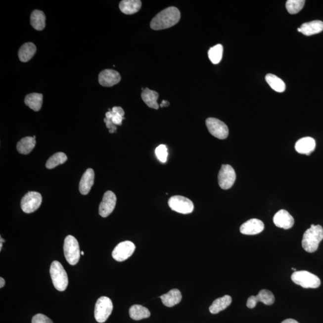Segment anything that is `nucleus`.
Listing matches in <instances>:
<instances>
[{
  "label": "nucleus",
  "instance_id": "nucleus-1",
  "mask_svg": "<svg viewBox=\"0 0 323 323\" xmlns=\"http://www.w3.org/2000/svg\"><path fill=\"white\" fill-rule=\"evenodd\" d=\"M180 18L181 14L178 8L168 7L154 16L150 22V27L153 30L167 29L177 24Z\"/></svg>",
  "mask_w": 323,
  "mask_h": 323
},
{
  "label": "nucleus",
  "instance_id": "nucleus-2",
  "mask_svg": "<svg viewBox=\"0 0 323 323\" xmlns=\"http://www.w3.org/2000/svg\"><path fill=\"white\" fill-rule=\"evenodd\" d=\"M323 239V228L322 226L312 225L310 228L305 231L303 236L302 247L307 252H315Z\"/></svg>",
  "mask_w": 323,
  "mask_h": 323
},
{
  "label": "nucleus",
  "instance_id": "nucleus-3",
  "mask_svg": "<svg viewBox=\"0 0 323 323\" xmlns=\"http://www.w3.org/2000/svg\"><path fill=\"white\" fill-rule=\"evenodd\" d=\"M50 274L54 287L57 290L63 291L66 290L68 284V276L61 263L58 261L51 263Z\"/></svg>",
  "mask_w": 323,
  "mask_h": 323
},
{
  "label": "nucleus",
  "instance_id": "nucleus-4",
  "mask_svg": "<svg viewBox=\"0 0 323 323\" xmlns=\"http://www.w3.org/2000/svg\"><path fill=\"white\" fill-rule=\"evenodd\" d=\"M291 278L295 284L305 288H316L321 285L318 277L306 271H295Z\"/></svg>",
  "mask_w": 323,
  "mask_h": 323
},
{
  "label": "nucleus",
  "instance_id": "nucleus-5",
  "mask_svg": "<svg viewBox=\"0 0 323 323\" xmlns=\"http://www.w3.org/2000/svg\"><path fill=\"white\" fill-rule=\"evenodd\" d=\"M64 251L68 264L75 265L79 262L81 252L78 241L72 235H68L64 240Z\"/></svg>",
  "mask_w": 323,
  "mask_h": 323
},
{
  "label": "nucleus",
  "instance_id": "nucleus-6",
  "mask_svg": "<svg viewBox=\"0 0 323 323\" xmlns=\"http://www.w3.org/2000/svg\"><path fill=\"white\" fill-rule=\"evenodd\" d=\"M113 305L112 301L106 296H102L96 301L94 316L97 322L104 323L112 313Z\"/></svg>",
  "mask_w": 323,
  "mask_h": 323
},
{
  "label": "nucleus",
  "instance_id": "nucleus-7",
  "mask_svg": "<svg viewBox=\"0 0 323 323\" xmlns=\"http://www.w3.org/2000/svg\"><path fill=\"white\" fill-rule=\"evenodd\" d=\"M42 202V196L41 194L37 191H29L21 200V208L25 213H32L39 209Z\"/></svg>",
  "mask_w": 323,
  "mask_h": 323
},
{
  "label": "nucleus",
  "instance_id": "nucleus-8",
  "mask_svg": "<svg viewBox=\"0 0 323 323\" xmlns=\"http://www.w3.org/2000/svg\"><path fill=\"white\" fill-rule=\"evenodd\" d=\"M171 209L177 213L187 214L193 211L194 205L189 199L182 196H174L168 201Z\"/></svg>",
  "mask_w": 323,
  "mask_h": 323
},
{
  "label": "nucleus",
  "instance_id": "nucleus-9",
  "mask_svg": "<svg viewBox=\"0 0 323 323\" xmlns=\"http://www.w3.org/2000/svg\"><path fill=\"white\" fill-rule=\"evenodd\" d=\"M236 180V173L230 165H223L218 175V182L222 189L227 190L232 187Z\"/></svg>",
  "mask_w": 323,
  "mask_h": 323
},
{
  "label": "nucleus",
  "instance_id": "nucleus-10",
  "mask_svg": "<svg viewBox=\"0 0 323 323\" xmlns=\"http://www.w3.org/2000/svg\"><path fill=\"white\" fill-rule=\"evenodd\" d=\"M206 125L211 135L216 138L224 139L228 137V126L220 120L213 118H208L206 120Z\"/></svg>",
  "mask_w": 323,
  "mask_h": 323
},
{
  "label": "nucleus",
  "instance_id": "nucleus-11",
  "mask_svg": "<svg viewBox=\"0 0 323 323\" xmlns=\"http://www.w3.org/2000/svg\"><path fill=\"white\" fill-rule=\"evenodd\" d=\"M135 250L136 245L133 242L130 241L122 242L114 248L112 256L116 261L124 262L133 255Z\"/></svg>",
  "mask_w": 323,
  "mask_h": 323
},
{
  "label": "nucleus",
  "instance_id": "nucleus-12",
  "mask_svg": "<svg viewBox=\"0 0 323 323\" xmlns=\"http://www.w3.org/2000/svg\"><path fill=\"white\" fill-rule=\"evenodd\" d=\"M116 196L113 191L105 193L99 207V215L102 217L110 216L114 210L116 204Z\"/></svg>",
  "mask_w": 323,
  "mask_h": 323
},
{
  "label": "nucleus",
  "instance_id": "nucleus-13",
  "mask_svg": "<svg viewBox=\"0 0 323 323\" xmlns=\"http://www.w3.org/2000/svg\"><path fill=\"white\" fill-rule=\"evenodd\" d=\"M262 302L267 305H273L275 302V297L271 291L268 290H262L257 296H251L247 300V307L252 309L256 307L257 303Z\"/></svg>",
  "mask_w": 323,
  "mask_h": 323
},
{
  "label": "nucleus",
  "instance_id": "nucleus-14",
  "mask_svg": "<svg viewBox=\"0 0 323 323\" xmlns=\"http://www.w3.org/2000/svg\"><path fill=\"white\" fill-rule=\"evenodd\" d=\"M121 80V75L118 71L110 69L103 70L98 77L99 84L104 87H113L119 84Z\"/></svg>",
  "mask_w": 323,
  "mask_h": 323
},
{
  "label": "nucleus",
  "instance_id": "nucleus-15",
  "mask_svg": "<svg viewBox=\"0 0 323 323\" xmlns=\"http://www.w3.org/2000/svg\"><path fill=\"white\" fill-rule=\"evenodd\" d=\"M264 228V224L261 221L251 219L241 225L240 231L244 235H254L261 233Z\"/></svg>",
  "mask_w": 323,
  "mask_h": 323
},
{
  "label": "nucleus",
  "instance_id": "nucleus-16",
  "mask_svg": "<svg viewBox=\"0 0 323 323\" xmlns=\"http://www.w3.org/2000/svg\"><path fill=\"white\" fill-rule=\"evenodd\" d=\"M273 221L276 227L284 230L292 228L294 223L293 217L284 210L278 211L274 216Z\"/></svg>",
  "mask_w": 323,
  "mask_h": 323
},
{
  "label": "nucleus",
  "instance_id": "nucleus-17",
  "mask_svg": "<svg viewBox=\"0 0 323 323\" xmlns=\"http://www.w3.org/2000/svg\"><path fill=\"white\" fill-rule=\"evenodd\" d=\"M316 142L315 139L311 137H304L298 140L295 144V149L297 152L306 154V155H310L315 150Z\"/></svg>",
  "mask_w": 323,
  "mask_h": 323
},
{
  "label": "nucleus",
  "instance_id": "nucleus-18",
  "mask_svg": "<svg viewBox=\"0 0 323 323\" xmlns=\"http://www.w3.org/2000/svg\"><path fill=\"white\" fill-rule=\"evenodd\" d=\"M95 173L91 168L88 169L83 175L79 184V190L82 195H88L94 184Z\"/></svg>",
  "mask_w": 323,
  "mask_h": 323
},
{
  "label": "nucleus",
  "instance_id": "nucleus-19",
  "mask_svg": "<svg viewBox=\"0 0 323 323\" xmlns=\"http://www.w3.org/2000/svg\"><path fill=\"white\" fill-rule=\"evenodd\" d=\"M163 304L167 307H173L181 302L182 295L180 291L176 288L171 290L167 294H163L160 296Z\"/></svg>",
  "mask_w": 323,
  "mask_h": 323
},
{
  "label": "nucleus",
  "instance_id": "nucleus-20",
  "mask_svg": "<svg viewBox=\"0 0 323 323\" xmlns=\"http://www.w3.org/2000/svg\"><path fill=\"white\" fill-rule=\"evenodd\" d=\"M142 2L139 0H123L120 2L119 8L126 15L136 13L141 7Z\"/></svg>",
  "mask_w": 323,
  "mask_h": 323
},
{
  "label": "nucleus",
  "instance_id": "nucleus-21",
  "mask_svg": "<svg viewBox=\"0 0 323 323\" xmlns=\"http://www.w3.org/2000/svg\"><path fill=\"white\" fill-rule=\"evenodd\" d=\"M301 33L305 36H310L321 33L323 30V22L321 21H313L304 23L300 27Z\"/></svg>",
  "mask_w": 323,
  "mask_h": 323
},
{
  "label": "nucleus",
  "instance_id": "nucleus-22",
  "mask_svg": "<svg viewBox=\"0 0 323 323\" xmlns=\"http://www.w3.org/2000/svg\"><path fill=\"white\" fill-rule=\"evenodd\" d=\"M37 51L36 45L33 43H26L19 48L18 56L20 61L22 62L29 61L35 55Z\"/></svg>",
  "mask_w": 323,
  "mask_h": 323
},
{
  "label": "nucleus",
  "instance_id": "nucleus-23",
  "mask_svg": "<svg viewBox=\"0 0 323 323\" xmlns=\"http://www.w3.org/2000/svg\"><path fill=\"white\" fill-rule=\"evenodd\" d=\"M141 98L148 107L156 110L159 109V104L157 102L159 98V94L156 91L150 90L147 88H145L142 91Z\"/></svg>",
  "mask_w": 323,
  "mask_h": 323
},
{
  "label": "nucleus",
  "instance_id": "nucleus-24",
  "mask_svg": "<svg viewBox=\"0 0 323 323\" xmlns=\"http://www.w3.org/2000/svg\"><path fill=\"white\" fill-rule=\"evenodd\" d=\"M43 96L42 93H32L25 96V104L26 105L35 111L41 109L43 104Z\"/></svg>",
  "mask_w": 323,
  "mask_h": 323
},
{
  "label": "nucleus",
  "instance_id": "nucleus-25",
  "mask_svg": "<svg viewBox=\"0 0 323 323\" xmlns=\"http://www.w3.org/2000/svg\"><path fill=\"white\" fill-rule=\"evenodd\" d=\"M231 298L229 295H225L222 298L217 299L210 307V313L213 314H218L227 308L231 304Z\"/></svg>",
  "mask_w": 323,
  "mask_h": 323
},
{
  "label": "nucleus",
  "instance_id": "nucleus-26",
  "mask_svg": "<svg viewBox=\"0 0 323 323\" xmlns=\"http://www.w3.org/2000/svg\"><path fill=\"white\" fill-rule=\"evenodd\" d=\"M30 23L34 29L42 31L46 26V16L44 12L39 10H34L30 17Z\"/></svg>",
  "mask_w": 323,
  "mask_h": 323
},
{
  "label": "nucleus",
  "instance_id": "nucleus-27",
  "mask_svg": "<svg viewBox=\"0 0 323 323\" xmlns=\"http://www.w3.org/2000/svg\"><path fill=\"white\" fill-rule=\"evenodd\" d=\"M130 316L131 319L139 321L147 319L150 316V312L147 308L139 305H133L130 309Z\"/></svg>",
  "mask_w": 323,
  "mask_h": 323
},
{
  "label": "nucleus",
  "instance_id": "nucleus-28",
  "mask_svg": "<svg viewBox=\"0 0 323 323\" xmlns=\"http://www.w3.org/2000/svg\"><path fill=\"white\" fill-rule=\"evenodd\" d=\"M36 144V139L34 137H27L20 140L17 144L16 148L19 153L27 154L31 153Z\"/></svg>",
  "mask_w": 323,
  "mask_h": 323
},
{
  "label": "nucleus",
  "instance_id": "nucleus-29",
  "mask_svg": "<svg viewBox=\"0 0 323 323\" xmlns=\"http://www.w3.org/2000/svg\"><path fill=\"white\" fill-rule=\"evenodd\" d=\"M266 81L273 90L282 93L285 90V83L282 79L272 74H268L265 77Z\"/></svg>",
  "mask_w": 323,
  "mask_h": 323
},
{
  "label": "nucleus",
  "instance_id": "nucleus-30",
  "mask_svg": "<svg viewBox=\"0 0 323 323\" xmlns=\"http://www.w3.org/2000/svg\"><path fill=\"white\" fill-rule=\"evenodd\" d=\"M67 161L66 154L62 152H58L54 154L49 159L47 160L46 167L48 169H53L57 166L64 164Z\"/></svg>",
  "mask_w": 323,
  "mask_h": 323
},
{
  "label": "nucleus",
  "instance_id": "nucleus-31",
  "mask_svg": "<svg viewBox=\"0 0 323 323\" xmlns=\"http://www.w3.org/2000/svg\"><path fill=\"white\" fill-rule=\"evenodd\" d=\"M224 47L221 45H217L211 47L208 51V58L214 64H219L221 61Z\"/></svg>",
  "mask_w": 323,
  "mask_h": 323
},
{
  "label": "nucleus",
  "instance_id": "nucleus-32",
  "mask_svg": "<svg viewBox=\"0 0 323 323\" xmlns=\"http://www.w3.org/2000/svg\"><path fill=\"white\" fill-rule=\"evenodd\" d=\"M305 3L304 0H288L286 2V8L290 14H296L304 7Z\"/></svg>",
  "mask_w": 323,
  "mask_h": 323
},
{
  "label": "nucleus",
  "instance_id": "nucleus-33",
  "mask_svg": "<svg viewBox=\"0 0 323 323\" xmlns=\"http://www.w3.org/2000/svg\"><path fill=\"white\" fill-rule=\"evenodd\" d=\"M125 112L121 107H114L111 110V121L115 125H122Z\"/></svg>",
  "mask_w": 323,
  "mask_h": 323
},
{
  "label": "nucleus",
  "instance_id": "nucleus-34",
  "mask_svg": "<svg viewBox=\"0 0 323 323\" xmlns=\"http://www.w3.org/2000/svg\"><path fill=\"white\" fill-rule=\"evenodd\" d=\"M156 155L160 161L165 163L167 162L168 157L167 147L164 144L159 145L156 148Z\"/></svg>",
  "mask_w": 323,
  "mask_h": 323
},
{
  "label": "nucleus",
  "instance_id": "nucleus-35",
  "mask_svg": "<svg viewBox=\"0 0 323 323\" xmlns=\"http://www.w3.org/2000/svg\"><path fill=\"white\" fill-rule=\"evenodd\" d=\"M105 118L104 120L105 124H106L107 128L109 129L110 133L112 134L114 131L117 130L116 126L114 125L111 121V111L109 110L105 114Z\"/></svg>",
  "mask_w": 323,
  "mask_h": 323
},
{
  "label": "nucleus",
  "instance_id": "nucleus-36",
  "mask_svg": "<svg viewBox=\"0 0 323 323\" xmlns=\"http://www.w3.org/2000/svg\"><path fill=\"white\" fill-rule=\"evenodd\" d=\"M32 323H53L51 320L42 314H36L32 319Z\"/></svg>",
  "mask_w": 323,
  "mask_h": 323
},
{
  "label": "nucleus",
  "instance_id": "nucleus-37",
  "mask_svg": "<svg viewBox=\"0 0 323 323\" xmlns=\"http://www.w3.org/2000/svg\"><path fill=\"white\" fill-rule=\"evenodd\" d=\"M281 323H299V322H297L296 320H293V319H287L284 320Z\"/></svg>",
  "mask_w": 323,
  "mask_h": 323
},
{
  "label": "nucleus",
  "instance_id": "nucleus-38",
  "mask_svg": "<svg viewBox=\"0 0 323 323\" xmlns=\"http://www.w3.org/2000/svg\"><path fill=\"white\" fill-rule=\"evenodd\" d=\"M170 104L169 102H168L167 101H165V100H163V101H162V103L161 104V107H167L169 106Z\"/></svg>",
  "mask_w": 323,
  "mask_h": 323
},
{
  "label": "nucleus",
  "instance_id": "nucleus-39",
  "mask_svg": "<svg viewBox=\"0 0 323 323\" xmlns=\"http://www.w3.org/2000/svg\"><path fill=\"white\" fill-rule=\"evenodd\" d=\"M5 280L4 278H2V277L0 278V288H2L5 285Z\"/></svg>",
  "mask_w": 323,
  "mask_h": 323
},
{
  "label": "nucleus",
  "instance_id": "nucleus-40",
  "mask_svg": "<svg viewBox=\"0 0 323 323\" xmlns=\"http://www.w3.org/2000/svg\"><path fill=\"white\" fill-rule=\"evenodd\" d=\"M2 247V242H0V251H1Z\"/></svg>",
  "mask_w": 323,
  "mask_h": 323
},
{
  "label": "nucleus",
  "instance_id": "nucleus-41",
  "mask_svg": "<svg viewBox=\"0 0 323 323\" xmlns=\"http://www.w3.org/2000/svg\"><path fill=\"white\" fill-rule=\"evenodd\" d=\"M298 32H299V33H301V28H298Z\"/></svg>",
  "mask_w": 323,
  "mask_h": 323
},
{
  "label": "nucleus",
  "instance_id": "nucleus-42",
  "mask_svg": "<svg viewBox=\"0 0 323 323\" xmlns=\"http://www.w3.org/2000/svg\"><path fill=\"white\" fill-rule=\"evenodd\" d=\"M81 254H82V255H84V251H81Z\"/></svg>",
  "mask_w": 323,
  "mask_h": 323
}]
</instances>
